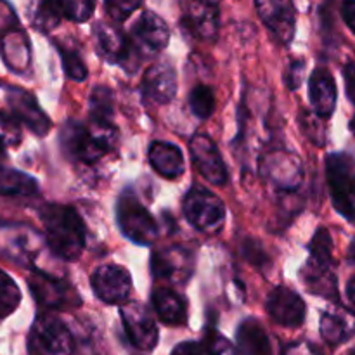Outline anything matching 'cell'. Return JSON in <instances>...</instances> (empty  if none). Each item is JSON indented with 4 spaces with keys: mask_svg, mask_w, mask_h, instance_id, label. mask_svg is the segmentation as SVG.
Segmentation results:
<instances>
[{
    "mask_svg": "<svg viewBox=\"0 0 355 355\" xmlns=\"http://www.w3.org/2000/svg\"><path fill=\"white\" fill-rule=\"evenodd\" d=\"M21 304V291L12 277L0 269V319L12 314Z\"/></svg>",
    "mask_w": 355,
    "mask_h": 355,
    "instance_id": "obj_29",
    "label": "cell"
},
{
    "mask_svg": "<svg viewBox=\"0 0 355 355\" xmlns=\"http://www.w3.org/2000/svg\"><path fill=\"white\" fill-rule=\"evenodd\" d=\"M326 179L333 207L355 224V162L349 155L333 153L326 158Z\"/></svg>",
    "mask_w": 355,
    "mask_h": 355,
    "instance_id": "obj_3",
    "label": "cell"
},
{
    "mask_svg": "<svg viewBox=\"0 0 355 355\" xmlns=\"http://www.w3.org/2000/svg\"><path fill=\"white\" fill-rule=\"evenodd\" d=\"M21 142V125L16 116H10L0 111V144L14 148Z\"/></svg>",
    "mask_w": 355,
    "mask_h": 355,
    "instance_id": "obj_33",
    "label": "cell"
},
{
    "mask_svg": "<svg viewBox=\"0 0 355 355\" xmlns=\"http://www.w3.org/2000/svg\"><path fill=\"white\" fill-rule=\"evenodd\" d=\"M92 290L101 302L107 305L127 304L132 293V276L125 267L116 263H104L94 270Z\"/></svg>",
    "mask_w": 355,
    "mask_h": 355,
    "instance_id": "obj_11",
    "label": "cell"
},
{
    "mask_svg": "<svg viewBox=\"0 0 355 355\" xmlns=\"http://www.w3.org/2000/svg\"><path fill=\"white\" fill-rule=\"evenodd\" d=\"M321 120H324L322 116H319L314 111V114L311 111H302L300 113V127L304 130V134L307 135V139H311L314 144L322 146L324 144V127L322 123H319Z\"/></svg>",
    "mask_w": 355,
    "mask_h": 355,
    "instance_id": "obj_34",
    "label": "cell"
},
{
    "mask_svg": "<svg viewBox=\"0 0 355 355\" xmlns=\"http://www.w3.org/2000/svg\"><path fill=\"white\" fill-rule=\"evenodd\" d=\"M305 73V62L304 61H291L288 64L286 76H284V82L290 90H297L300 87L302 80H304Z\"/></svg>",
    "mask_w": 355,
    "mask_h": 355,
    "instance_id": "obj_37",
    "label": "cell"
},
{
    "mask_svg": "<svg viewBox=\"0 0 355 355\" xmlns=\"http://www.w3.org/2000/svg\"><path fill=\"white\" fill-rule=\"evenodd\" d=\"M349 127H350V130H352V134L355 135V114L352 116V120H350V125H349Z\"/></svg>",
    "mask_w": 355,
    "mask_h": 355,
    "instance_id": "obj_46",
    "label": "cell"
},
{
    "mask_svg": "<svg viewBox=\"0 0 355 355\" xmlns=\"http://www.w3.org/2000/svg\"><path fill=\"white\" fill-rule=\"evenodd\" d=\"M182 211L187 222L198 231L217 234L225 222V205L217 194L200 186L191 187L182 200Z\"/></svg>",
    "mask_w": 355,
    "mask_h": 355,
    "instance_id": "obj_6",
    "label": "cell"
},
{
    "mask_svg": "<svg viewBox=\"0 0 355 355\" xmlns=\"http://www.w3.org/2000/svg\"><path fill=\"white\" fill-rule=\"evenodd\" d=\"M243 253H245L246 259H248L252 263H255V266H262V263L267 260L262 246H260L259 243L253 241V239H246L245 246H243Z\"/></svg>",
    "mask_w": 355,
    "mask_h": 355,
    "instance_id": "obj_38",
    "label": "cell"
},
{
    "mask_svg": "<svg viewBox=\"0 0 355 355\" xmlns=\"http://www.w3.org/2000/svg\"><path fill=\"white\" fill-rule=\"evenodd\" d=\"M355 333V315L343 307L326 311L321 318V335L329 345H340Z\"/></svg>",
    "mask_w": 355,
    "mask_h": 355,
    "instance_id": "obj_23",
    "label": "cell"
},
{
    "mask_svg": "<svg viewBox=\"0 0 355 355\" xmlns=\"http://www.w3.org/2000/svg\"><path fill=\"white\" fill-rule=\"evenodd\" d=\"M6 158H7V155H6V146L0 144V163H2Z\"/></svg>",
    "mask_w": 355,
    "mask_h": 355,
    "instance_id": "obj_45",
    "label": "cell"
},
{
    "mask_svg": "<svg viewBox=\"0 0 355 355\" xmlns=\"http://www.w3.org/2000/svg\"><path fill=\"white\" fill-rule=\"evenodd\" d=\"M182 24L201 40H215L218 33V6L203 0H180Z\"/></svg>",
    "mask_w": 355,
    "mask_h": 355,
    "instance_id": "obj_17",
    "label": "cell"
},
{
    "mask_svg": "<svg viewBox=\"0 0 355 355\" xmlns=\"http://www.w3.org/2000/svg\"><path fill=\"white\" fill-rule=\"evenodd\" d=\"M193 253L184 246H168L156 250L151 257V272L155 279L166 284H186L193 277Z\"/></svg>",
    "mask_w": 355,
    "mask_h": 355,
    "instance_id": "obj_9",
    "label": "cell"
},
{
    "mask_svg": "<svg viewBox=\"0 0 355 355\" xmlns=\"http://www.w3.org/2000/svg\"><path fill=\"white\" fill-rule=\"evenodd\" d=\"M106 12L116 23L128 19L141 7L142 0H104Z\"/></svg>",
    "mask_w": 355,
    "mask_h": 355,
    "instance_id": "obj_35",
    "label": "cell"
},
{
    "mask_svg": "<svg viewBox=\"0 0 355 355\" xmlns=\"http://www.w3.org/2000/svg\"><path fill=\"white\" fill-rule=\"evenodd\" d=\"M116 220L132 243L149 246L158 239V224L132 191H123L116 203Z\"/></svg>",
    "mask_w": 355,
    "mask_h": 355,
    "instance_id": "obj_5",
    "label": "cell"
},
{
    "mask_svg": "<svg viewBox=\"0 0 355 355\" xmlns=\"http://www.w3.org/2000/svg\"><path fill=\"white\" fill-rule=\"evenodd\" d=\"M191 158L198 172L214 186L227 182V168L217 144L207 134H196L189 142Z\"/></svg>",
    "mask_w": 355,
    "mask_h": 355,
    "instance_id": "obj_12",
    "label": "cell"
},
{
    "mask_svg": "<svg viewBox=\"0 0 355 355\" xmlns=\"http://www.w3.org/2000/svg\"><path fill=\"white\" fill-rule=\"evenodd\" d=\"M89 113L90 121H94V123L113 125L111 118L114 113V99L111 89L99 85L92 90L89 99Z\"/></svg>",
    "mask_w": 355,
    "mask_h": 355,
    "instance_id": "obj_27",
    "label": "cell"
},
{
    "mask_svg": "<svg viewBox=\"0 0 355 355\" xmlns=\"http://www.w3.org/2000/svg\"><path fill=\"white\" fill-rule=\"evenodd\" d=\"M149 163L156 173L166 179H177L184 173L182 151L170 142L155 141L149 146Z\"/></svg>",
    "mask_w": 355,
    "mask_h": 355,
    "instance_id": "obj_22",
    "label": "cell"
},
{
    "mask_svg": "<svg viewBox=\"0 0 355 355\" xmlns=\"http://www.w3.org/2000/svg\"><path fill=\"white\" fill-rule=\"evenodd\" d=\"M350 355H355V350H352V352H350Z\"/></svg>",
    "mask_w": 355,
    "mask_h": 355,
    "instance_id": "obj_48",
    "label": "cell"
},
{
    "mask_svg": "<svg viewBox=\"0 0 355 355\" xmlns=\"http://www.w3.org/2000/svg\"><path fill=\"white\" fill-rule=\"evenodd\" d=\"M349 257H350V262L355 263V241L350 245V252H349Z\"/></svg>",
    "mask_w": 355,
    "mask_h": 355,
    "instance_id": "obj_44",
    "label": "cell"
},
{
    "mask_svg": "<svg viewBox=\"0 0 355 355\" xmlns=\"http://www.w3.org/2000/svg\"><path fill=\"white\" fill-rule=\"evenodd\" d=\"M309 99H311V104L315 113L324 118V120L335 113L336 83L328 69H314L311 80H309Z\"/></svg>",
    "mask_w": 355,
    "mask_h": 355,
    "instance_id": "obj_20",
    "label": "cell"
},
{
    "mask_svg": "<svg viewBox=\"0 0 355 355\" xmlns=\"http://www.w3.org/2000/svg\"><path fill=\"white\" fill-rule=\"evenodd\" d=\"M347 297H349V300L352 302V305L355 307V277L350 279L349 284H347Z\"/></svg>",
    "mask_w": 355,
    "mask_h": 355,
    "instance_id": "obj_43",
    "label": "cell"
},
{
    "mask_svg": "<svg viewBox=\"0 0 355 355\" xmlns=\"http://www.w3.org/2000/svg\"><path fill=\"white\" fill-rule=\"evenodd\" d=\"M189 107L194 116L207 120L215 111L214 90L208 85H196L189 94Z\"/></svg>",
    "mask_w": 355,
    "mask_h": 355,
    "instance_id": "obj_31",
    "label": "cell"
},
{
    "mask_svg": "<svg viewBox=\"0 0 355 355\" xmlns=\"http://www.w3.org/2000/svg\"><path fill=\"white\" fill-rule=\"evenodd\" d=\"M17 24L16 14L12 12V9L9 7V3L0 0V31L6 33V31L12 30Z\"/></svg>",
    "mask_w": 355,
    "mask_h": 355,
    "instance_id": "obj_39",
    "label": "cell"
},
{
    "mask_svg": "<svg viewBox=\"0 0 355 355\" xmlns=\"http://www.w3.org/2000/svg\"><path fill=\"white\" fill-rule=\"evenodd\" d=\"M142 97L153 104H168L177 92L175 69L165 62L148 68L142 78Z\"/></svg>",
    "mask_w": 355,
    "mask_h": 355,
    "instance_id": "obj_19",
    "label": "cell"
},
{
    "mask_svg": "<svg viewBox=\"0 0 355 355\" xmlns=\"http://www.w3.org/2000/svg\"><path fill=\"white\" fill-rule=\"evenodd\" d=\"M75 340L68 326L52 314H38L28 335L30 355H73Z\"/></svg>",
    "mask_w": 355,
    "mask_h": 355,
    "instance_id": "obj_4",
    "label": "cell"
},
{
    "mask_svg": "<svg viewBox=\"0 0 355 355\" xmlns=\"http://www.w3.org/2000/svg\"><path fill=\"white\" fill-rule=\"evenodd\" d=\"M263 173L274 186L284 191L295 189L302 182V165L300 159L291 153L274 151L263 158L262 163Z\"/></svg>",
    "mask_w": 355,
    "mask_h": 355,
    "instance_id": "obj_18",
    "label": "cell"
},
{
    "mask_svg": "<svg viewBox=\"0 0 355 355\" xmlns=\"http://www.w3.org/2000/svg\"><path fill=\"white\" fill-rule=\"evenodd\" d=\"M257 12L281 44H290L295 37L293 0H255Z\"/></svg>",
    "mask_w": 355,
    "mask_h": 355,
    "instance_id": "obj_14",
    "label": "cell"
},
{
    "mask_svg": "<svg viewBox=\"0 0 355 355\" xmlns=\"http://www.w3.org/2000/svg\"><path fill=\"white\" fill-rule=\"evenodd\" d=\"M6 92L7 106H9L10 113L19 120V123H24L31 132L44 137L51 130V120L38 106L33 94L19 89V87H7Z\"/></svg>",
    "mask_w": 355,
    "mask_h": 355,
    "instance_id": "obj_13",
    "label": "cell"
},
{
    "mask_svg": "<svg viewBox=\"0 0 355 355\" xmlns=\"http://www.w3.org/2000/svg\"><path fill=\"white\" fill-rule=\"evenodd\" d=\"M30 17L37 30L47 33V31L54 30L58 26L62 14L55 0H35L30 10Z\"/></svg>",
    "mask_w": 355,
    "mask_h": 355,
    "instance_id": "obj_28",
    "label": "cell"
},
{
    "mask_svg": "<svg viewBox=\"0 0 355 355\" xmlns=\"http://www.w3.org/2000/svg\"><path fill=\"white\" fill-rule=\"evenodd\" d=\"M94 40H96V49L99 55L107 62L120 64L128 73L139 69L144 55L135 47L132 38H128L118 26L99 21L94 26Z\"/></svg>",
    "mask_w": 355,
    "mask_h": 355,
    "instance_id": "obj_7",
    "label": "cell"
},
{
    "mask_svg": "<svg viewBox=\"0 0 355 355\" xmlns=\"http://www.w3.org/2000/svg\"><path fill=\"white\" fill-rule=\"evenodd\" d=\"M62 17H68L75 23H85L92 17L96 9V0H55Z\"/></svg>",
    "mask_w": 355,
    "mask_h": 355,
    "instance_id": "obj_32",
    "label": "cell"
},
{
    "mask_svg": "<svg viewBox=\"0 0 355 355\" xmlns=\"http://www.w3.org/2000/svg\"><path fill=\"white\" fill-rule=\"evenodd\" d=\"M28 286L37 304L47 311H66L80 307L82 304L76 290L68 281L51 276L44 270H33L28 277Z\"/></svg>",
    "mask_w": 355,
    "mask_h": 355,
    "instance_id": "obj_8",
    "label": "cell"
},
{
    "mask_svg": "<svg viewBox=\"0 0 355 355\" xmlns=\"http://www.w3.org/2000/svg\"><path fill=\"white\" fill-rule=\"evenodd\" d=\"M40 218L52 253L68 262L78 260L85 248V224L78 211L68 205L51 203L42 208Z\"/></svg>",
    "mask_w": 355,
    "mask_h": 355,
    "instance_id": "obj_1",
    "label": "cell"
},
{
    "mask_svg": "<svg viewBox=\"0 0 355 355\" xmlns=\"http://www.w3.org/2000/svg\"><path fill=\"white\" fill-rule=\"evenodd\" d=\"M203 2H207V3H214V6H218V3H220V0H203Z\"/></svg>",
    "mask_w": 355,
    "mask_h": 355,
    "instance_id": "obj_47",
    "label": "cell"
},
{
    "mask_svg": "<svg viewBox=\"0 0 355 355\" xmlns=\"http://www.w3.org/2000/svg\"><path fill=\"white\" fill-rule=\"evenodd\" d=\"M38 182L28 173L0 165V194L2 196H33Z\"/></svg>",
    "mask_w": 355,
    "mask_h": 355,
    "instance_id": "obj_25",
    "label": "cell"
},
{
    "mask_svg": "<svg viewBox=\"0 0 355 355\" xmlns=\"http://www.w3.org/2000/svg\"><path fill=\"white\" fill-rule=\"evenodd\" d=\"M205 347H207L210 355H243L239 347H234L227 338L218 335L217 331L210 329L205 338Z\"/></svg>",
    "mask_w": 355,
    "mask_h": 355,
    "instance_id": "obj_36",
    "label": "cell"
},
{
    "mask_svg": "<svg viewBox=\"0 0 355 355\" xmlns=\"http://www.w3.org/2000/svg\"><path fill=\"white\" fill-rule=\"evenodd\" d=\"M116 142V130L113 125H99L90 121L83 125L68 120L59 132V146L62 155L76 163H96L113 149Z\"/></svg>",
    "mask_w": 355,
    "mask_h": 355,
    "instance_id": "obj_2",
    "label": "cell"
},
{
    "mask_svg": "<svg viewBox=\"0 0 355 355\" xmlns=\"http://www.w3.org/2000/svg\"><path fill=\"white\" fill-rule=\"evenodd\" d=\"M267 312H269L270 319L279 326L298 328L304 324L307 307L297 291L277 286L270 291L269 298H267Z\"/></svg>",
    "mask_w": 355,
    "mask_h": 355,
    "instance_id": "obj_15",
    "label": "cell"
},
{
    "mask_svg": "<svg viewBox=\"0 0 355 355\" xmlns=\"http://www.w3.org/2000/svg\"><path fill=\"white\" fill-rule=\"evenodd\" d=\"M343 80H345V90L349 99L355 104V64L349 62V64L343 68Z\"/></svg>",
    "mask_w": 355,
    "mask_h": 355,
    "instance_id": "obj_41",
    "label": "cell"
},
{
    "mask_svg": "<svg viewBox=\"0 0 355 355\" xmlns=\"http://www.w3.org/2000/svg\"><path fill=\"white\" fill-rule=\"evenodd\" d=\"M59 55H61L62 68H64V73L75 82H82V80L87 78V66L83 62L82 55L76 51L73 45L69 44H58Z\"/></svg>",
    "mask_w": 355,
    "mask_h": 355,
    "instance_id": "obj_30",
    "label": "cell"
},
{
    "mask_svg": "<svg viewBox=\"0 0 355 355\" xmlns=\"http://www.w3.org/2000/svg\"><path fill=\"white\" fill-rule=\"evenodd\" d=\"M121 322H123L127 338L139 350H153L158 343V326L153 319L151 312L141 302H127L120 309Z\"/></svg>",
    "mask_w": 355,
    "mask_h": 355,
    "instance_id": "obj_10",
    "label": "cell"
},
{
    "mask_svg": "<svg viewBox=\"0 0 355 355\" xmlns=\"http://www.w3.org/2000/svg\"><path fill=\"white\" fill-rule=\"evenodd\" d=\"M342 17L347 26L355 35V0H345L342 6Z\"/></svg>",
    "mask_w": 355,
    "mask_h": 355,
    "instance_id": "obj_42",
    "label": "cell"
},
{
    "mask_svg": "<svg viewBox=\"0 0 355 355\" xmlns=\"http://www.w3.org/2000/svg\"><path fill=\"white\" fill-rule=\"evenodd\" d=\"M311 269L331 270L333 267V239L328 229L321 227L315 231L309 245V260L305 263Z\"/></svg>",
    "mask_w": 355,
    "mask_h": 355,
    "instance_id": "obj_26",
    "label": "cell"
},
{
    "mask_svg": "<svg viewBox=\"0 0 355 355\" xmlns=\"http://www.w3.org/2000/svg\"><path fill=\"white\" fill-rule=\"evenodd\" d=\"M172 355H210L208 354L207 347L201 345L196 342H184L173 349Z\"/></svg>",
    "mask_w": 355,
    "mask_h": 355,
    "instance_id": "obj_40",
    "label": "cell"
},
{
    "mask_svg": "<svg viewBox=\"0 0 355 355\" xmlns=\"http://www.w3.org/2000/svg\"><path fill=\"white\" fill-rule=\"evenodd\" d=\"M236 340L243 355H274L269 335L257 319H245L239 324Z\"/></svg>",
    "mask_w": 355,
    "mask_h": 355,
    "instance_id": "obj_24",
    "label": "cell"
},
{
    "mask_svg": "<svg viewBox=\"0 0 355 355\" xmlns=\"http://www.w3.org/2000/svg\"><path fill=\"white\" fill-rule=\"evenodd\" d=\"M151 304L162 322L168 326H182L187 321V304L182 295L170 286L155 288L151 293Z\"/></svg>",
    "mask_w": 355,
    "mask_h": 355,
    "instance_id": "obj_21",
    "label": "cell"
},
{
    "mask_svg": "<svg viewBox=\"0 0 355 355\" xmlns=\"http://www.w3.org/2000/svg\"><path fill=\"white\" fill-rule=\"evenodd\" d=\"M168 38L170 30L166 23L151 10L142 12L132 26V42L142 52V55L163 51L168 45Z\"/></svg>",
    "mask_w": 355,
    "mask_h": 355,
    "instance_id": "obj_16",
    "label": "cell"
}]
</instances>
